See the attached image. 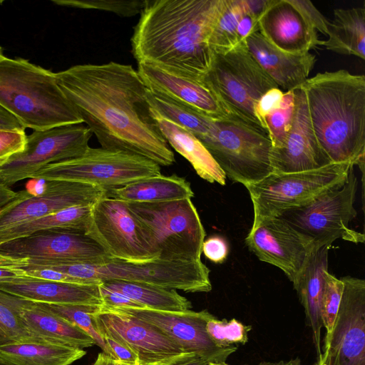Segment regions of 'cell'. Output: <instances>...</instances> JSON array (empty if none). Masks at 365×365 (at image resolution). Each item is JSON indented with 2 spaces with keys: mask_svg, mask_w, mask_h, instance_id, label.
I'll return each instance as SVG.
<instances>
[{
  "mask_svg": "<svg viewBox=\"0 0 365 365\" xmlns=\"http://www.w3.org/2000/svg\"><path fill=\"white\" fill-rule=\"evenodd\" d=\"M314 365H339L336 358L327 349H322Z\"/></svg>",
  "mask_w": 365,
  "mask_h": 365,
  "instance_id": "53",
  "label": "cell"
},
{
  "mask_svg": "<svg viewBox=\"0 0 365 365\" xmlns=\"http://www.w3.org/2000/svg\"><path fill=\"white\" fill-rule=\"evenodd\" d=\"M17 296L0 290V345L47 341L34 335L21 317L16 308Z\"/></svg>",
  "mask_w": 365,
  "mask_h": 365,
  "instance_id": "34",
  "label": "cell"
},
{
  "mask_svg": "<svg viewBox=\"0 0 365 365\" xmlns=\"http://www.w3.org/2000/svg\"><path fill=\"white\" fill-rule=\"evenodd\" d=\"M307 24L316 31L328 35L330 21L309 0H289Z\"/></svg>",
  "mask_w": 365,
  "mask_h": 365,
  "instance_id": "42",
  "label": "cell"
},
{
  "mask_svg": "<svg viewBox=\"0 0 365 365\" xmlns=\"http://www.w3.org/2000/svg\"><path fill=\"white\" fill-rule=\"evenodd\" d=\"M111 309L153 325L186 352L195 354L208 363L225 362L237 349V346L219 347L212 341L206 331V324L215 317L207 309L173 312L148 308Z\"/></svg>",
  "mask_w": 365,
  "mask_h": 365,
  "instance_id": "16",
  "label": "cell"
},
{
  "mask_svg": "<svg viewBox=\"0 0 365 365\" xmlns=\"http://www.w3.org/2000/svg\"><path fill=\"white\" fill-rule=\"evenodd\" d=\"M150 113L168 142L192 166L203 180L221 185L226 183V175L207 149L193 134L161 116L150 106Z\"/></svg>",
  "mask_w": 365,
  "mask_h": 365,
  "instance_id": "27",
  "label": "cell"
},
{
  "mask_svg": "<svg viewBox=\"0 0 365 365\" xmlns=\"http://www.w3.org/2000/svg\"><path fill=\"white\" fill-rule=\"evenodd\" d=\"M160 174V165L142 156L89 147L79 157L46 165L31 178L83 182L108 192L137 180Z\"/></svg>",
  "mask_w": 365,
  "mask_h": 365,
  "instance_id": "10",
  "label": "cell"
},
{
  "mask_svg": "<svg viewBox=\"0 0 365 365\" xmlns=\"http://www.w3.org/2000/svg\"><path fill=\"white\" fill-rule=\"evenodd\" d=\"M223 0H145L130 38L138 63L200 81L212 60L208 40Z\"/></svg>",
  "mask_w": 365,
  "mask_h": 365,
  "instance_id": "2",
  "label": "cell"
},
{
  "mask_svg": "<svg viewBox=\"0 0 365 365\" xmlns=\"http://www.w3.org/2000/svg\"><path fill=\"white\" fill-rule=\"evenodd\" d=\"M343 289L344 284L341 279L327 271L320 300L321 319L327 331L326 334H329L332 329L340 306Z\"/></svg>",
  "mask_w": 365,
  "mask_h": 365,
  "instance_id": "40",
  "label": "cell"
},
{
  "mask_svg": "<svg viewBox=\"0 0 365 365\" xmlns=\"http://www.w3.org/2000/svg\"><path fill=\"white\" fill-rule=\"evenodd\" d=\"M25 130L19 122L0 106V130Z\"/></svg>",
  "mask_w": 365,
  "mask_h": 365,
  "instance_id": "50",
  "label": "cell"
},
{
  "mask_svg": "<svg viewBox=\"0 0 365 365\" xmlns=\"http://www.w3.org/2000/svg\"><path fill=\"white\" fill-rule=\"evenodd\" d=\"M294 93V115L288 135L281 148L271 150L272 173L307 171L332 163L314 133L304 91L299 87Z\"/></svg>",
  "mask_w": 365,
  "mask_h": 365,
  "instance_id": "20",
  "label": "cell"
},
{
  "mask_svg": "<svg viewBox=\"0 0 365 365\" xmlns=\"http://www.w3.org/2000/svg\"><path fill=\"white\" fill-rule=\"evenodd\" d=\"M27 264L26 258H14L0 255V282L26 275L21 269Z\"/></svg>",
  "mask_w": 365,
  "mask_h": 365,
  "instance_id": "47",
  "label": "cell"
},
{
  "mask_svg": "<svg viewBox=\"0 0 365 365\" xmlns=\"http://www.w3.org/2000/svg\"><path fill=\"white\" fill-rule=\"evenodd\" d=\"M330 245L316 247L292 283L304 307L307 325L312 332L317 354L322 353L321 332L323 327L320 314V300L328 271V253Z\"/></svg>",
  "mask_w": 365,
  "mask_h": 365,
  "instance_id": "25",
  "label": "cell"
},
{
  "mask_svg": "<svg viewBox=\"0 0 365 365\" xmlns=\"http://www.w3.org/2000/svg\"><path fill=\"white\" fill-rule=\"evenodd\" d=\"M245 44L260 67L282 91L299 88L308 78L315 63L310 52L294 54L271 44L259 31L245 40Z\"/></svg>",
  "mask_w": 365,
  "mask_h": 365,
  "instance_id": "24",
  "label": "cell"
},
{
  "mask_svg": "<svg viewBox=\"0 0 365 365\" xmlns=\"http://www.w3.org/2000/svg\"><path fill=\"white\" fill-rule=\"evenodd\" d=\"M138 73L146 88L212 119L231 115L214 93L203 83L168 73L155 66L139 63Z\"/></svg>",
  "mask_w": 365,
  "mask_h": 365,
  "instance_id": "22",
  "label": "cell"
},
{
  "mask_svg": "<svg viewBox=\"0 0 365 365\" xmlns=\"http://www.w3.org/2000/svg\"><path fill=\"white\" fill-rule=\"evenodd\" d=\"M56 75L60 88L101 148L142 156L160 166L175 163L150 113L148 88L131 65L79 64Z\"/></svg>",
  "mask_w": 365,
  "mask_h": 365,
  "instance_id": "1",
  "label": "cell"
},
{
  "mask_svg": "<svg viewBox=\"0 0 365 365\" xmlns=\"http://www.w3.org/2000/svg\"><path fill=\"white\" fill-rule=\"evenodd\" d=\"M43 304V303H42ZM48 309L61 317L73 325L81 329L94 341L105 354L112 358L103 337L98 332L92 314L98 312L102 306L83 304H43Z\"/></svg>",
  "mask_w": 365,
  "mask_h": 365,
  "instance_id": "36",
  "label": "cell"
},
{
  "mask_svg": "<svg viewBox=\"0 0 365 365\" xmlns=\"http://www.w3.org/2000/svg\"><path fill=\"white\" fill-rule=\"evenodd\" d=\"M21 269H24L26 272L27 276L42 279L78 284L94 283L87 282L86 280L81 279L78 278H76L68 274L51 269L30 265H26L21 267Z\"/></svg>",
  "mask_w": 365,
  "mask_h": 365,
  "instance_id": "44",
  "label": "cell"
},
{
  "mask_svg": "<svg viewBox=\"0 0 365 365\" xmlns=\"http://www.w3.org/2000/svg\"><path fill=\"white\" fill-rule=\"evenodd\" d=\"M5 58L6 56L4 55L3 48L0 46V62Z\"/></svg>",
  "mask_w": 365,
  "mask_h": 365,
  "instance_id": "58",
  "label": "cell"
},
{
  "mask_svg": "<svg viewBox=\"0 0 365 365\" xmlns=\"http://www.w3.org/2000/svg\"><path fill=\"white\" fill-rule=\"evenodd\" d=\"M86 234L114 260L137 263L159 258L128 204L107 195L92 205Z\"/></svg>",
  "mask_w": 365,
  "mask_h": 365,
  "instance_id": "12",
  "label": "cell"
},
{
  "mask_svg": "<svg viewBox=\"0 0 365 365\" xmlns=\"http://www.w3.org/2000/svg\"><path fill=\"white\" fill-rule=\"evenodd\" d=\"M314 133L332 163L356 165L365 155V76L346 70L319 73L300 86Z\"/></svg>",
  "mask_w": 365,
  "mask_h": 365,
  "instance_id": "3",
  "label": "cell"
},
{
  "mask_svg": "<svg viewBox=\"0 0 365 365\" xmlns=\"http://www.w3.org/2000/svg\"><path fill=\"white\" fill-rule=\"evenodd\" d=\"M243 11L242 0H223L208 40L212 51L227 50L237 45V26Z\"/></svg>",
  "mask_w": 365,
  "mask_h": 365,
  "instance_id": "35",
  "label": "cell"
},
{
  "mask_svg": "<svg viewBox=\"0 0 365 365\" xmlns=\"http://www.w3.org/2000/svg\"><path fill=\"white\" fill-rule=\"evenodd\" d=\"M0 255L26 258V265L46 267L69 264H103L113 259L85 233L54 230L0 245Z\"/></svg>",
  "mask_w": 365,
  "mask_h": 365,
  "instance_id": "14",
  "label": "cell"
},
{
  "mask_svg": "<svg viewBox=\"0 0 365 365\" xmlns=\"http://www.w3.org/2000/svg\"><path fill=\"white\" fill-rule=\"evenodd\" d=\"M0 365H14L0 359Z\"/></svg>",
  "mask_w": 365,
  "mask_h": 365,
  "instance_id": "60",
  "label": "cell"
},
{
  "mask_svg": "<svg viewBox=\"0 0 365 365\" xmlns=\"http://www.w3.org/2000/svg\"><path fill=\"white\" fill-rule=\"evenodd\" d=\"M51 269L90 282L124 280L191 293L209 292L212 289L210 269L201 259L157 258L137 263L113 260L101 265L70 264L53 266Z\"/></svg>",
  "mask_w": 365,
  "mask_h": 365,
  "instance_id": "7",
  "label": "cell"
},
{
  "mask_svg": "<svg viewBox=\"0 0 365 365\" xmlns=\"http://www.w3.org/2000/svg\"><path fill=\"white\" fill-rule=\"evenodd\" d=\"M245 9L259 19L264 10L268 0H242Z\"/></svg>",
  "mask_w": 365,
  "mask_h": 365,
  "instance_id": "51",
  "label": "cell"
},
{
  "mask_svg": "<svg viewBox=\"0 0 365 365\" xmlns=\"http://www.w3.org/2000/svg\"><path fill=\"white\" fill-rule=\"evenodd\" d=\"M147 99L149 106L161 116L189 131L199 140L209 134L215 119L153 93L148 89Z\"/></svg>",
  "mask_w": 365,
  "mask_h": 365,
  "instance_id": "33",
  "label": "cell"
},
{
  "mask_svg": "<svg viewBox=\"0 0 365 365\" xmlns=\"http://www.w3.org/2000/svg\"><path fill=\"white\" fill-rule=\"evenodd\" d=\"M323 46L343 55L365 58V8L336 9Z\"/></svg>",
  "mask_w": 365,
  "mask_h": 365,
  "instance_id": "30",
  "label": "cell"
},
{
  "mask_svg": "<svg viewBox=\"0 0 365 365\" xmlns=\"http://www.w3.org/2000/svg\"><path fill=\"white\" fill-rule=\"evenodd\" d=\"M252 329L235 319L219 320L215 317L209 320L206 331L212 341L219 347L227 348L247 341V334Z\"/></svg>",
  "mask_w": 365,
  "mask_h": 365,
  "instance_id": "38",
  "label": "cell"
},
{
  "mask_svg": "<svg viewBox=\"0 0 365 365\" xmlns=\"http://www.w3.org/2000/svg\"><path fill=\"white\" fill-rule=\"evenodd\" d=\"M159 258L200 259L205 231L190 198L128 203Z\"/></svg>",
  "mask_w": 365,
  "mask_h": 365,
  "instance_id": "6",
  "label": "cell"
},
{
  "mask_svg": "<svg viewBox=\"0 0 365 365\" xmlns=\"http://www.w3.org/2000/svg\"><path fill=\"white\" fill-rule=\"evenodd\" d=\"M340 279V306L322 349H328L339 365H365V281L351 276Z\"/></svg>",
  "mask_w": 365,
  "mask_h": 365,
  "instance_id": "18",
  "label": "cell"
},
{
  "mask_svg": "<svg viewBox=\"0 0 365 365\" xmlns=\"http://www.w3.org/2000/svg\"><path fill=\"white\" fill-rule=\"evenodd\" d=\"M101 284H78L27 275L0 282V290L38 303L103 306Z\"/></svg>",
  "mask_w": 365,
  "mask_h": 365,
  "instance_id": "23",
  "label": "cell"
},
{
  "mask_svg": "<svg viewBox=\"0 0 365 365\" xmlns=\"http://www.w3.org/2000/svg\"><path fill=\"white\" fill-rule=\"evenodd\" d=\"M91 365H114V360L102 351L98 353L96 359Z\"/></svg>",
  "mask_w": 365,
  "mask_h": 365,
  "instance_id": "54",
  "label": "cell"
},
{
  "mask_svg": "<svg viewBox=\"0 0 365 365\" xmlns=\"http://www.w3.org/2000/svg\"><path fill=\"white\" fill-rule=\"evenodd\" d=\"M245 244L260 261L280 269L292 283L318 247L279 217L251 227Z\"/></svg>",
  "mask_w": 365,
  "mask_h": 365,
  "instance_id": "19",
  "label": "cell"
},
{
  "mask_svg": "<svg viewBox=\"0 0 365 365\" xmlns=\"http://www.w3.org/2000/svg\"><path fill=\"white\" fill-rule=\"evenodd\" d=\"M92 205L70 207L46 216L2 230L0 231V245L46 231L65 230L86 234Z\"/></svg>",
  "mask_w": 365,
  "mask_h": 365,
  "instance_id": "31",
  "label": "cell"
},
{
  "mask_svg": "<svg viewBox=\"0 0 365 365\" xmlns=\"http://www.w3.org/2000/svg\"><path fill=\"white\" fill-rule=\"evenodd\" d=\"M92 135L83 123L34 130L26 135L24 150L0 168V181L10 187L48 164L82 155Z\"/></svg>",
  "mask_w": 365,
  "mask_h": 365,
  "instance_id": "13",
  "label": "cell"
},
{
  "mask_svg": "<svg viewBox=\"0 0 365 365\" xmlns=\"http://www.w3.org/2000/svg\"><path fill=\"white\" fill-rule=\"evenodd\" d=\"M16 308L30 331L47 341L83 349L95 344L90 336L42 303L17 297Z\"/></svg>",
  "mask_w": 365,
  "mask_h": 365,
  "instance_id": "26",
  "label": "cell"
},
{
  "mask_svg": "<svg viewBox=\"0 0 365 365\" xmlns=\"http://www.w3.org/2000/svg\"><path fill=\"white\" fill-rule=\"evenodd\" d=\"M354 166L355 164L351 162L332 163L307 171L272 173L261 180L245 186L253 205L252 227L343 184Z\"/></svg>",
  "mask_w": 365,
  "mask_h": 365,
  "instance_id": "9",
  "label": "cell"
},
{
  "mask_svg": "<svg viewBox=\"0 0 365 365\" xmlns=\"http://www.w3.org/2000/svg\"><path fill=\"white\" fill-rule=\"evenodd\" d=\"M114 365H141V364H125V363H123V362L114 360Z\"/></svg>",
  "mask_w": 365,
  "mask_h": 365,
  "instance_id": "57",
  "label": "cell"
},
{
  "mask_svg": "<svg viewBox=\"0 0 365 365\" xmlns=\"http://www.w3.org/2000/svg\"><path fill=\"white\" fill-rule=\"evenodd\" d=\"M208 364L209 363L207 361H206L205 360H204L200 357H197V358L190 360L188 361L175 364H171V365H208Z\"/></svg>",
  "mask_w": 365,
  "mask_h": 365,
  "instance_id": "56",
  "label": "cell"
},
{
  "mask_svg": "<svg viewBox=\"0 0 365 365\" xmlns=\"http://www.w3.org/2000/svg\"><path fill=\"white\" fill-rule=\"evenodd\" d=\"M18 192H15L10 187L0 181V209L11 201L17 195Z\"/></svg>",
  "mask_w": 365,
  "mask_h": 365,
  "instance_id": "52",
  "label": "cell"
},
{
  "mask_svg": "<svg viewBox=\"0 0 365 365\" xmlns=\"http://www.w3.org/2000/svg\"><path fill=\"white\" fill-rule=\"evenodd\" d=\"M92 317L102 336L128 346L141 365H171L198 357L186 352L156 327L128 314L102 306Z\"/></svg>",
  "mask_w": 365,
  "mask_h": 365,
  "instance_id": "15",
  "label": "cell"
},
{
  "mask_svg": "<svg viewBox=\"0 0 365 365\" xmlns=\"http://www.w3.org/2000/svg\"><path fill=\"white\" fill-rule=\"evenodd\" d=\"M103 337L113 360L130 364H140L138 355L128 346L111 337L107 336H103Z\"/></svg>",
  "mask_w": 365,
  "mask_h": 365,
  "instance_id": "46",
  "label": "cell"
},
{
  "mask_svg": "<svg viewBox=\"0 0 365 365\" xmlns=\"http://www.w3.org/2000/svg\"><path fill=\"white\" fill-rule=\"evenodd\" d=\"M53 3L67 7L109 11L121 17L140 14L145 0H53Z\"/></svg>",
  "mask_w": 365,
  "mask_h": 365,
  "instance_id": "39",
  "label": "cell"
},
{
  "mask_svg": "<svg viewBox=\"0 0 365 365\" xmlns=\"http://www.w3.org/2000/svg\"><path fill=\"white\" fill-rule=\"evenodd\" d=\"M102 283V282H101ZM103 306L109 308H143L127 296L106 289L101 284Z\"/></svg>",
  "mask_w": 365,
  "mask_h": 365,
  "instance_id": "48",
  "label": "cell"
},
{
  "mask_svg": "<svg viewBox=\"0 0 365 365\" xmlns=\"http://www.w3.org/2000/svg\"><path fill=\"white\" fill-rule=\"evenodd\" d=\"M46 182L39 194L21 190L0 209V231L70 207L92 205L107 194L91 184L66 180Z\"/></svg>",
  "mask_w": 365,
  "mask_h": 365,
  "instance_id": "17",
  "label": "cell"
},
{
  "mask_svg": "<svg viewBox=\"0 0 365 365\" xmlns=\"http://www.w3.org/2000/svg\"><path fill=\"white\" fill-rule=\"evenodd\" d=\"M128 203L161 202L190 198L194 192L190 184L176 175L162 174L141 179L106 194Z\"/></svg>",
  "mask_w": 365,
  "mask_h": 365,
  "instance_id": "28",
  "label": "cell"
},
{
  "mask_svg": "<svg viewBox=\"0 0 365 365\" xmlns=\"http://www.w3.org/2000/svg\"><path fill=\"white\" fill-rule=\"evenodd\" d=\"M283 96L284 91L281 89L277 87L272 88L262 94L257 102L255 108V113L265 130L264 117L281 105Z\"/></svg>",
  "mask_w": 365,
  "mask_h": 365,
  "instance_id": "43",
  "label": "cell"
},
{
  "mask_svg": "<svg viewBox=\"0 0 365 365\" xmlns=\"http://www.w3.org/2000/svg\"><path fill=\"white\" fill-rule=\"evenodd\" d=\"M255 365H302L299 358H294L288 361H281L278 362L262 361Z\"/></svg>",
  "mask_w": 365,
  "mask_h": 365,
  "instance_id": "55",
  "label": "cell"
},
{
  "mask_svg": "<svg viewBox=\"0 0 365 365\" xmlns=\"http://www.w3.org/2000/svg\"><path fill=\"white\" fill-rule=\"evenodd\" d=\"M294 110V90L284 92L281 105L264 118L272 149L281 148L291 128Z\"/></svg>",
  "mask_w": 365,
  "mask_h": 365,
  "instance_id": "37",
  "label": "cell"
},
{
  "mask_svg": "<svg viewBox=\"0 0 365 365\" xmlns=\"http://www.w3.org/2000/svg\"><path fill=\"white\" fill-rule=\"evenodd\" d=\"M108 289L121 293L143 308L180 312L191 309V302L176 290L148 284L124 280H108L101 283Z\"/></svg>",
  "mask_w": 365,
  "mask_h": 365,
  "instance_id": "32",
  "label": "cell"
},
{
  "mask_svg": "<svg viewBox=\"0 0 365 365\" xmlns=\"http://www.w3.org/2000/svg\"><path fill=\"white\" fill-rule=\"evenodd\" d=\"M0 106L26 129L82 123L60 88L56 73L24 58L0 62Z\"/></svg>",
  "mask_w": 365,
  "mask_h": 365,
  "instance_id": "4",
  "label": "cell"
},
{
  "mask_svg": "<svg viewBox=\"0 0 365 365\" xmlns=\"http://www.w3.org/2000/svg\"><path fill=\"white\" fill-rule=\"evenodd\" d=\"M86 354L83 349L45 341L0 345V359L14 365H70Z\"/></svg>",
  "mask_w": 365,
  "mask_h": 365,
  "instance_id": "29",
  "label": "cell"
},
{
  "mask_svg": "<svg viewBox=\"0 0 365 365\" xmlns=\"http://www.w3.org/2000/svg\"><path fill=\"white\" fill-rule=\"evenodd\" d=\"M259 32L276 48L300 54L323 45L317 31L304 21L289 0H268L258 19Z\"/></svg>",
  "mask_w": 365,
  "mask_h": 365,
  "instance_id": "21",
  "label": "cell"
},
{
  "mask_svg": "<svg viewBox=\"0 0 365 365\" xmlns=\"http://www.w3.org/2000/svg\"><path fill=\"white\" fill-rule=\"evenodd\" d=\"M228 252L227 242L222 237L212 236L203 242L202 253L214 263H222L226 259Z\"/></svg>",
  "mask_w": 365,
  "mask_h": 365,
  "instance_id": "45",
  "label": "cell"
},
{
  "mask_svg": "<svg viewBox=\"0 0 365 365\" xmlns=\"http://www.w3.org/2000/svg\"><path fill=\"white\" fill-rule=\"evenodd\" d=\"M354 168L343 184L277 217L318 247L331 245L337 239L356 244L364 242V235L349 226L357 215L354 202L358 182Z\"/></svg>",
  "mask_w": 365,
  "mask_h": 365,
  "instance_id": "11",
  "label": "cell"
},
{
  "mask_svg": "<svg viewBox=\"0 0 365 365\" xmlns=\"http://www.w3.org/2000/svg\"><path fill=\"white\" fill-rule=\"evenodd\" d=\"M255 31H259L258 18L248 12L244 6L243 14L237 26V44L244 42L249 36Z\"/></svg>",
  "mask_w": 365,
  "mask_h": 365,
  "instance_id": "49",
  "label": "cell"
},
{
  "mask_svg": "<svg viewBox=\"0 0 365 365\" xmlns=\"http://www.w3.org/2000/svg\"><path fill=\"white\" fill-rule=\"evenodd\" d=\"M212 52L210 65L200 82L214 93L231 115L267 133L255 108L262 95L277 87L276 84L248 51L245 42Z\"/></svg>",
  "mask_w": 365,
  "mask_h": 365,
  "instance_id": "5",
  "label": "cell"
},
{
  "mask_svg": "<svg viewBox=\"0 0 365 365\" xmlns=\"http://www.w3.org/2000/svg\"><path fill=\"white\" fill-rule=\"evenodd\" d=\"M208 365H229L226 362H220V363H209Z\"/></svg>",
  "mask_w": 365,
  "mask_h": 365,
  "instance_id": "59",
  "label": "cell"
},
{
  "mask_svg": "<svg viewBox=\"0 0 365 365\" xmlns=\"http://www.w3.org/2000/svg\"><path fill=\"white\" fill-rule=\"evenodd\" d=\"M25 130H0V168L14 155L24 150Z\"/></svg>",
  "mask_w": 365,
  "mask_h": 365,
  "instance_id": "41",
  "label": "cell"
},
{
  "mask_svg": "<svg viewBox=\"0 0 365 365\" xmlns=\"http://www.w3.org/2000/svg\"><path fill=\"white\" fill-rule=\"evenodd\" d=\"M200 140L235 182L246 186L272 173L267 133L234 116L214 120L209 134Z\"/></svg>",
  "mask_w": 365,
  "mask_h": 365,
  "instance_id": "8",
  "label": "cell"
}]
</instances>
